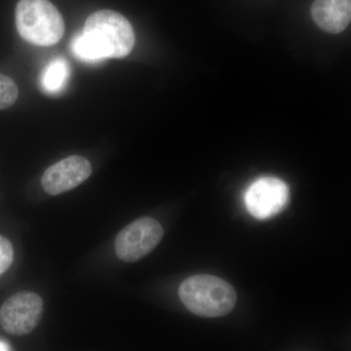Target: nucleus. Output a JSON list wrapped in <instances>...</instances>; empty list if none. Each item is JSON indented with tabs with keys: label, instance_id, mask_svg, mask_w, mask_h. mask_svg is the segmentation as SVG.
I'll use <instances>...</instances> for the list:
<instances>
[{
	"label": "nucleus",
	"instance_id": "nucleus-12",
	"mask_svg": "<svg viewBox=\"0 0 351 351\" xmlns=\"http://www.w3.org/2000/svg\"><path fill=\"white\" fill-rule=\"evenodd\" d=\"M14 260L12 244L5 237L0 235V276L7 271Z\"/></svg>",
	"mask_w": 351,
	"mask_h": 351
},
{
	"label": "nucleus",
	"instance_id": "nucleus-9",
	"mask_svg": "<svg viewBox=\"0 0 351 351\" xmlns=\"http://www.w3.org/2000/svg\"><path fill=\"white\" fill-rule=\"evenodd\" d=\"M71 69L64 58L58 57L46 64L39 77V85L44 93L57 95L61 93L69 82Z\"/></svg>",
	"mask_w": 351,
	"mask_h": 351
},
{
	"label": "nucleus",
	"instance_id": "nucleus-1",
	"mask_svg": "<svg viewBox=\"0 0 351 351\" xmlns=\"http://www.w3.org/2000/svg\"><path fill=\"white\" fill-rule=\"evenodd\" d=\"M179 297L191 313L208 318L230 313L237 300V292L230 283L208 274H198L182 281Z\"/></svg>",
	"mask_w": 351,
	"mask_h": 351
},
{
	"label": "nucleus",
	"instance_id": "nucleus-10",
	"mask_svg": "<svg viewBox=\"0 0 351 351\" xmlns=\"http://www.w3.org/2000/svg\"><path fill=\"white\" fill-rule=\"evenodd\" d=\"M71 49L76 59L83 63L96 64L104 60L83 32L76 34L71 41Z\"/></svg>",
	"mask_w": 351,
	"mask_h": 351
},
{
	"label": "nucleus",
	"instance_id": "nucleus-4",
	"mask_svg": "<svg viewBox=\"0 0 351 351\" xmlns=\"http://www.w3.org/2000/svg\"><path fill=\"white\" fill-rule=\"evenodd\" d=\"M163 235L162 226L156 219L149 217L135 219L117 234L115 254L123 262H138L156 248Z\"/></svg>",
	"mask_w": 351,
	"mask_h": 351
},
{
	"label": "nucleus",
	"instance_id": "nucleus-11",
	"mask_svg": "<svg viewBox=\"0 0 351 351\" xmlns=\"http://www.w3.org/2000/svg\"><path fill=\"white\" fill-rule=\"evenodd\" d=\"M19 90L9 76L0 73V110L10 108L17 100Z\"/></svg>",
	"mask_w": 351,
	"mask_h": 351
},
{
	"label": "nucleus",
	"instance_id": "nucleus-2",
	"mask_svg": "<svg viewBox=\"0 0 351 351\" xmlns=\"http://www.w3.org/2000/svg\"><path fill=\"white\" fill-rule=\"evenodd\" d=\"M83 34L104 60L126 57L135 44V32L130 22L112 10L91 14L85 22Z\"/></svg>",
	"mask_w": 351,
	"mask_h": 351
},
{
	"label": "nucleus",
	"instance_id": "nucleus-5",
	"mask_svg": "<svg viewBox=\"0 0 351 351\" xmlns=\"http://www.w3.org/2000/svg\"><path fill=\"white\" fill-rule=\"evenodd\" d=\"M43 301L34 292L11 295L0 307V325L13 336H24L34 331L40 322Z\"/></svg>",
	"mask_w": 351,
	"mask_h": 351
},
{
	"label": "nucleus",
	"instance_id": "nucleus-7",
	"mask_svg": "<svg viewBox=\"0 0 351 351\" xmlns=\"http://www.w3.org/2000/svg\"><path fill=\"white\" fill-rule=\"evenodd\" d=\"M91 174L92 166L86 158L69 156L48 168L44 172L41 184L48 195H61L77 188Z\"/></svg>",
	"mask_w": 351,
	"mask_h": 351
},
{
	"label": "nucleus",
	"instance_id": "nucleus-13",
	"mask_svg": "<svg viewBox=\"0 0 351 351\" xmlns=\"http://www.w3.org/2000/svg\"><path fill=\"white\" fill-rule=\"evenodd\" d=\"M10 348H9V346L6 345V343H2V341H0V350H9Z\"/></svg>",
	"mask_w": 351,
	"mask_h": 351
},
{
	"label": "nucleus",
	"instance_id": "nucleus-6",
	"mask_svg": "<svg viewBox=\"0 0 351 351\" xmlns=\"http://www.w3.org/2000/svg\"><path fill=\"white\" fill-rule=\"evenodd\" d=\"M290 202V189L282 180L263 177L253 182L245 193L249 213L258 219L274 218Z\"/></svg>",
	"mask_w": 351,
	"mask_h": 351
},
{
	"label": "nucleus",
	"instance_id": "nucleus-8",
	"mask_svg": "<svg viewBox=\"0 0 351 351\" xmlns=\"http://www.w3.org/2000/svg\"><path fill=\"white\" fill-rule=\"evenodd\" d=\"M311 16L322 31L339 34L351 23V0H315Z\"/></svg>",
	"mask_w": 351,
	"mask_h": 351
},
{
	"label": "nucleus",
	"instance_id": "nucleus-3",
	"mask_svg": "<svg viewBox=\"0 0 351 351\" xmlns=\"http://www.w3.org/2000/svg\"><path fill=\"white\" fill-rule=\"evenodd\" d=\"M16 27L21 38L38 46H51L63 38V16L49 0H20Z\"/></svg>",
	"mask_w": 351,
	"mask_h": 351
}]
</instances>
